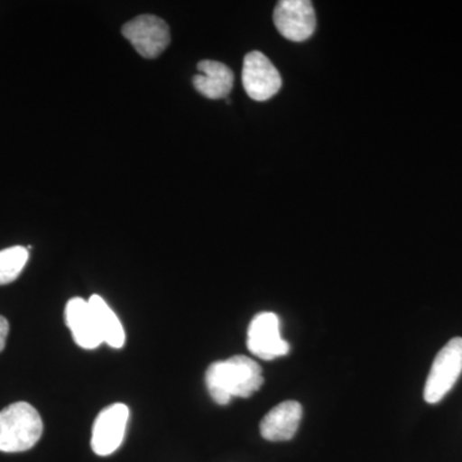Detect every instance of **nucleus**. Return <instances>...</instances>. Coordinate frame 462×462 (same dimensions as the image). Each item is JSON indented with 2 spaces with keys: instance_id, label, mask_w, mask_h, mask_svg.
Wrapping results in <instances>:
<instances>
[{
  "instance_id": "obj_1",
  "label": "nucleus",
  "mask_w": 462,
  "mask_h": 462,
  "mask_svg": "<svg viewBox=\"0 0 462 462\" xmlns=\"http://www.w3.org/2000/svg\"><path fill=\"white\" fill-rule=\"evenodd\" d=\"M263 369L247 356H233L209 365L206 385L216 403L227 404L231 398H248L263 387Z\"/></svg>"
},
{
  "instance_id": "obj_2",
  "label": "nucleus",
  "mask_w": 462,
  "mask_h": 462,
  "mask_svg": "<svg viewBox=\"0 0 462 462\" xmlns=\"http://www.w3.org/2000/svg\"><path fill=\"white\" fill-rule=\"evenodd\" d=\"M42 420L30 403L16 402L0 411V451L25 452L39 442Z\"/></svg>"
},
{
  "instance_id": "obj_3",
  "label": "nucleus",
  "mask_w": 462,
  "mask_h": 462,
  "mask_svg": "<svg viewBox=\"0 0 462 462\" xmlns=\"http://www.w3.org/2000/svg\"><path fill=\"white\" fill-rule=\"evenodd\" d=\"M462 373V338L449 340L436 356L424 388V400L438 403L454 388Z\"/></svg>"
},
{
  "instance_id": "obj_4",
  "label": "nucleus",
  "mask_w": 462,
  "mask_h": 462,
  "mask_svg": "<svg viewBox=\"0 0 462 462\" xmlns=\"http://www.w3.org/2000/svg\"><path fill=\"white\" fill-rule=\"evenodd\" d=\"M123 35L142 57L156 58L169 47L171 35L162 18L142 14L123 26Z\"/></svg>"
},
{
  "instance_id": "obj_5",
  "label": "nucleus",
  "mask_w": 462,
  "mask_h": 462,
  "mask_svg": "<svg viewBox=\"0 0 462 462\" xmlns=\"http://www.w3.org/2000/svg\"><path fill=\"white\" fill-rule=\"evenodd\" d=\"M242 81L249 98L257 102L272 99L282 88V76L278 69L258 51H251L245 57Z\"/></svg>"
},
{
  "instance_id": "obj_6",
  "label": "nucleus",
  "mask_w": 462,
  "mask_h": 462,
  "mask_svg": "<svg viewBox=\"0 0 462 462\" xmlns=\"http://www.w3.org/2000/svg\"><path fill=\"white\" fill-rule=\"evenodd\" d=\"M129 407L115 403L99 412L93 425L91 448L98 456H109L123 445L129 421Z\"/></svg>"
},
{
  "instance_id": "obj_7",
  "label": "nucleus",
  "mask_w": 462,
  "mask_h": 462,
  "mask_svg": "<svg viewBox=\"0 0 462 462\" xmlns=\"http://www.w3.org/2000/svg\"><path fill=\"white\" fill-rule=\"evenodd\" d=\"M278 32L291 42H305L316 30L314 5L309 0H282L273 11Z\"/></svg>"
},
{
  "instance_id": "obj_8",
  "label": "nucleus",
  "mask_w": 462,
  "mask_h": 462,
  "mask_svg": "<svg viewBox=\"0 0 462 462\" xmlns=\"http://www.w3.org/2000/svg\"><path fill=\"white\" fill-rule=\"evenodd\" d=\"M247 346L251 354L266 361L287 355L289 343L282 338L279 316L273 312L254 316L248 328Z\"/></svg>"
},
{
  "instance_id": "obj_9",
  "label": "nucleus",
  "mask_w": 462,
  "mask_h": 462,
  "mask_svg": "<svg viewBox=\"0 0 462 462\" xmlns=\"http://www.w3.org/2000/svg\"><path fill=\"white\" fill-rule=\"evenodd\" d=\"M302 415V404L285 401L266 413L260 424L261 436L270 442L291 440L296 436Z\"/></svg>"
},
{
  "instance_id": "obj_10",
  "label": "nucleus",
  "mask_w": 462,
  "mask_h": 462,
  "mask_svg": "<svg viewBox=\"0 0 462 462\" xmlns=\"http://www.w3.org/2000/svg\"><path fill=\"white\" fill-rule=\"evenodd\" d=\"M65 316L67 327L71 330L76 345L85 349H94L102 345L96 319L88 300L80 297L69 300Z\"/></svg>"
},
{
  "instance_id": "obj_11",
  "label": "nucleus",
  "mask_w": 462,
  "mask_h": 462,
  "mask_svg": "<svg viewBox=\"0 0 462 462\" xmlns=\"http://www.w3.org/2000/svg\"><path fill=\"white\" fill-rule=\"evenodd\" d=\"M199 74L193 78L194 88L208 99L226 98L234 85L233 71L217 60H203L199 63Z\"/></svg>"
},
{
  "instance_id": "obj_12",
  "label": "nucleus",
  "mask_w": 462,
  "mask_h": 462,
  "mask_svg": "<svg viewBox=\"0 0 462 462\" xmlns=\"http://www.w3.org/2000/svg\"><path fill=\"white\" fill-rule=\"evenodd\" d=\"M96 319L97 328L103 343H107L112 348H123L125 345V329L115 312L109 309L107 302L98 294H94L88 300Z\"/></svg>"
},
{
  "instance_id": "obj_13",
  "label": "nucleus",
  "mask_w": 462,
  "mask_h": 462,
  "mask_svg": "<svg viewBox=\"0 0 462 462\" xmlns=\"http://www.w3.org/2000/svg\"><path fill=\"white\" fill-rule=\"evenodd\" d=\"M29 261V249L23 245L0 251V285L16 281Z\"/></svg>"
},
{
  "instance_id": "obj_14",
  "label": "nucleus",
  "mask_w": 462,
  "mask_h": 462,
  "mask_svg": "<svg viewBox=\"0 0 462 462\" xmlns=\"http://www.w3.org/2000/svg\"><path fill=\"white\" fill-rule=\"evenodd\" d=\"M9 333L8 320L3 316H0V352L5 349V342H7V337Z\"/></svg>"
}]
</instances>
